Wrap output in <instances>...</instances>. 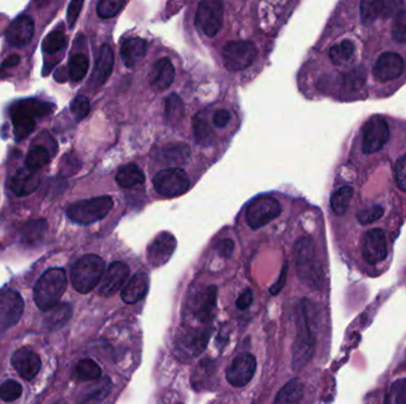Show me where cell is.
Segmentation results:
<instances>
[{"mask_svg":"<svg viewBox=\"0 0 406 404\" xmlns=\"http://www.w3.org/2000/svg\"><path fill=\"white\" fill-rule=\"evenodd\" d=\"M394 178H396L398 188L406 192V155L398 160L396 170H394Z\"/></svg>","mask_w":406,"mask_h":404,"instance_id":"681fc988","label":"cell"},{"mask_svg":"<svg viewBox=\"0 0 406 404\" xmlns=\"http://www.w3.org/2000/svg\"><path fill=\"white\" fill-rule=\"evenodd\" d=\"M147 44L142 38H129L122 42L120 55L124 64L127 68H133L138 64L147 54Z\"/></svg>","mask_w":406,"mask_h":404,"instance_id":"484cf974","label":"cell"},{"mask_svg":"<svg viewBox=\"0 0 406 404\" xmlns=\"http://www.w3.org/2000/svg\"><path fill=\"white\" fill-rule=\"evenodd\" d=\"M396 1H373L366 0L361 1V18L365 23H372L378 18L387 16L392 11V6H396Z\"/></svg>","mask_w":406,"mask_h":404,"instance_id":"83f0119b","label":"cell"},{"mask_svg":"<svg viewBox=\"0 0 406 404\" xmlns=\"http://www.w3.org/2000/svg\"><path fill=\"white\" fill-rule=\"evenodd\" d=\"M89 62L87 56L82 54H77L71 57L69 61V76L73 81H81L84 76L87 75L89 71Z\"/></svg>","mask_w":406,"mask_h":404,"instance_id":"60d3db41","label":"cell"},{"mask_svg":"<svg viewBox=\"0 0 406 404\" xmlns=\"http://www.w3.org/2000/svg\"><path fill=\"white\" fill-rule=\"evenodd\" d=\"M152 183L157 193L165 198L181 196L188 191L190 186V180L187 172L178 167H172L157 172L154 175Z\"/></svg>","mask_w":406,"mask_h":404,"instance_id":"8992f818","label":"cell"},{"mask_svg":"<svg viewBox=\"0 0 406 404\" xmlns=\"http://www.w3.org/2000/svg\"><path fill=\"white\" fill-rule=\"evenodd\" d=\"M295 264L297 276L306 286L320 289L322 287L323 273L313 240L301 238L295 244Z\"/></svg>","mask_w":406,"mask_h":404,"instance_id":"6da1fadb","label":"cell"},{"mask_svg":"<svg viewBox=\"0 0 406 404\" xmlns=\"http://www.w3.org/2000/svg\"><path fill=\"white\" fill-rule=\"evenodd\" d=\"M21 63V56L19 55H11L10 57L5 59L4 62L1 63V67H0V73L11 69V68L16 67Z\"/></svg>","mask_w":406,"mask_h":404,"instance_id":"6f0895ef","label":"cell"},{"mask_svg":"<svg viewBox=\"0 0 406 404\" xmlns=\"http://www.w3.org/2000/svg\"><path fill=\"white\" fill-rule=\"evenodd\" d=\"M67 44V38L61 31H53L43 39V50L48 54H54L56 51L61 50Z\"/></svg>","mask_w":406,"mask_h":404,"instance_id":"ee69618b","label":"cell"},{"mask_svg":"<svg viewBox=\"0 0 406 404\" xmlns=\"http://www.w3.org/2000/svg\"><path fill=\"white\" fill-rule=\"evenodd\" d=\"M361 254L366 262L377 264L387 258V240L381 229H372L361 238Z\"/></svg>","mask_w":406,"mask_h":404,"instance_id":"4fadbf2b","label":"cell"},{"mask_svg":"<svg viewBox=\"0 0 406 404\" xmlns=\"http://www.w3.org/2000/svg\"><path fill=\"white\" fill-rule=\"evenodd\" d=\"M41 184V178L37 172L31 171L29 169H21L16 172L10 180V190L19 197L28 196L37 190Z\"/></svg>","mask_w":406,"mask_h":404,"instance_id":"603a6c76","label":"cell"},{"mask_svg":"<svg viewBox=\"0 0 406 404\" xmlns=\"http://www.w3.org/2000/svg\"><path fill=\"white\" fill-rule=\"evenodd\" d=\"M114 66V54L111 46H101L100 52L98 55L92 77H91V86L93 87H100L105 84L112 74Z\"/></svg>","mask_w":406,"mask_h":404,"instance_id":"7402d4cb","label":"cell"},{"mask_svg":"<svg viewBox=\"0 0 406 404\" xmlns=\"http://www.w3.org/2000/svg\"><path fill=\"white\" fill-rule=\"evenodd\" d=\"M54 404H66V403H64V402H57V403H54Z\"/></svg>","mask_w":406,"mask_h":404,"instance_id":"680465c9","label":"cell"},{"mask_svg":"<svg viewBox=\"0 0 406 404\" xmlns=\"http://www.w3.org/2000/svg\"><path fill=\"white\" fill-rule=\"evenodd\" d=\"M112 389V382L109 377L94 381V383L84 387L79 394V404L99 403L109 395Z\"/></svg>","mask_w":406,"mask_h":404,"instance_id":"4316f807","label":"cell"},{"mask_svg":"<svg viewBox=\"0 0 406 404\" xmlns=\"http://www.w3.org/2000/svg\"><path fill=\"white\" fill-rule=\"evenodd\" d=\"M389 129L385 119L373 117L362 127V152L377 153L389 142Z\"/></svg>","mask_w":406,"mask_h":404,"instance_id":"30bf717a","label":"cell"},{"mask_svg":"<svg viewBox=\"0 0 406 404\" xmlns=\"http://www.w3.org/2000/svg\"><path fill=\"white\" fill-rule=\"evenodd\" d=\"M193 132L194 138H195L197 145L207 147L213 144L214 138H215L213 128L210 127V124L207 122V120L202 117L200 113L197 114L196 117H194Z\"/></svg>","mask_w":406,"mask_h":404,"instance_id":"d590c367","label":"cell"},{"mask_svg":"<svg viewBox=\"0 0 406 404\" xmlns=\"http://www.w3.org/2000/svg\"><path fill=\"white\" fill-rule=\"evenodd\" d=\"M11 363L15 370L17 371L18 374L26 381L34 379L41 369L39 356L34 351L26 347L19 349L13 354Z\"/></svg>","mask_w":406,"mask_h":404,"instance_id":"ffe728a7","label":"cell"},{"mask_svg":"<svg viewBox=\"0 0 406 404\" xmlns=\"http://www.w3.org/2000/svg\"><path fill=\"white\" fill-rule=\"evenodd\" d=\"M149 284H150V280L147 273L139 271L137 274H134L122 289L120 296H122V301L127 305L137 304L147 296Z\"/></svg>","mask_w":406,"mask_h":404,"instance_id":"cb8c5ba5","label":"cell"},{"mask_svg":"<svg viewBox=\"0 0 406 404\" xmlns=\"http://www.w3.org/2000/svg\"><path fill=\"white\" fill-rule=\"evenodd\" d=\"M84 6V1L82 0H73L69 6H68L67 21L69 28H73L75 26L76 21L79 18L81 9Z\"/></svg>","mask_w":406,"mask_h":404,"instance_id":"f907efd6","label":"cell"},{"mask_svg":"<svg viewBox=\"0 0 406 404\" xmlns=\"http://www.w3.org/2000/svg\"><path fill=\"white\" fill-rule=\"evenodd\" d=\"M176 244V238L172 233H159L147 248V261L156 268L164 266L174 254Z\"/></svg>","mask_w":406,"mask_h":404,"instance_id":"ac0fdd59","label":"cell"},{"mask_svg":"<svg viewBox=\"0 0 406 404\" xmlns=\"http://www.w3.org/2000/svg\"><path fill=\"white\" fill-rule=\"evenodd\" d=\"M11 119H12L15 135H16L17 140L26 139L36 127L34 117H31L26 113L21 112L19 109L16 108L15 106L11 108Z\"/></svg>","mask_w":406,"mask_h":404,"instance_id":"4dcf8cb0","label":"cell"},{"mask_svg":"<svg viewBox=\"0 0 406 404\" xmlns=\"http://www.w3.org/2000/svg\"><path fill=\"white\" fill-rule=\"evenodd\" d=\"M189 158H190V147L182 142L168 144L157 152V160L159 163L164 164L165 166H172V169L187 163Z\"/></svg>","mask_w":406,"mask_h":404,"instance_id":"d4e9b609","label":"cell"},{"mask_svg":"<svg viewBox=\"0 0 406 404\" xmlns=\"http://www.w3.org/2000/svg\"><path fill=\"white\" fill-rule=\"evenodd\" d=\"M385 210L380 205H373L371 208L364 209L358 213V220L362 225L372 224L379 221L384 216Z\"/></svg>","mask_w":406,"mask_h":404,"instance_id":"7dc6e473","label":"cell"},{"mask_svg":"<svg viewBox=\"0 0 406 404\" xmlns=\"http://www.w3.org/2000/svg\"><path fill=\"white\" fill-rule=\"evenodd\" d=\"M253 302V292H252L250 288L245 289L240 296H239L238 300H237V307L241 311L248 309Z\"/></svg>","mask_w":406,"mask_h":404,"instance_id":"11a10c76","label":"cell"},{"mask_svg":"<svg viewBox=\"0 0 406 404\" xmlns=\"http://www.w3.org/2000/svg\"><path fill=\"white\" fill-rule=\"evenodd\" d=\"M353 195L354 191L351 186H342L334 191L331 198V206L333 211L339 216L344 215L348 210V206L351 204Z\"/></svg>","mask_w":406,"mask_h":404,"instance_id":"f35d334b","label":"cell"},{"mask_svg":"<svg viewBox=\"0 0 406 404\" xmlns=\"http://www.w3.org/2000/svg\"><path fill=\"white\" fill-rule=\"evenodd\" d=\"M281 213L282 206L276 198L260 196L252 200L248 205L245 211V218L251 229L258 230L276 220Z\"/></svg>","mask_w":406,"mask_h":404,"instance_id":"52a82bcc","label":"cell"},{"mask_svg":"<svg viewBox=\"0 0 406 404\" xmlns=\"http://www.w3.org/2000/svg\"><path fill=\"white\" fill-rule=\"evenodd\" d=\"M75 375L82 382H94L102 378V370L97 362L86 358L76 364Z\"/></svg>","mask_w":406,"mask_h":404,"instance_id":"74e56055","label":"cell"},{"mask_svg":"<svg viewBox=\"0 0 406 404\" xmlns=\"http://www.w3.org/2000/svg\"><path fill=\"white\" fill-rule=\"evenodd\" d=\"M73 314V309L69 304H59L55 306L54 309L48 311L46 319H44V326L50 331L61 329L67 324Z\"/></svg>","mask_w":406,"mask_h":404,"instance_id":"1f68e13d","label":"cell"},{"mask_svg":"<svg viewBox=\"0 0 406 404\" xmlns=\"http://www.w3.org/2000/svg\"><path fill=\"white\" fill-rule=\"evenodd\" d=\"M256 370L257 360L253 354H239L227 367V382L235 387H246L255 377Z\"/></svg>","mask_w":406,"mask_h":404,"instance_id":"8fae6325","label":"cell"},{"mask_svg":"<svg viewBox=\"0 0 406 404\" xmlns=\"http://www.w3.org/2000/svg\"><path fill=\"white\" fill-rule=\"evenodd\" d=\"M356 54V46L352 41H342L333 46L329 50V59L334 66L341 67L352 61Z\"/></svg>","mask_w":406,"mask_h":404,"instance_id":"836d02e7","label":"cell"},{"mask_svg":"<svg viewBox=\"0 0 406 404\" xmlns=\"http://www.w3.org/2000/svg\"><path fill=\"white\" fill-rule=\"evenodd\" d=\"M197 29L208 36L215 37L223 24V4L219 0H205L199 4L195 16Z\"/></svg>","mask_w":406,"mask_h":404,"instance_id":"9c48e42d","label":"cell"},{"mask_svg":"<svg viewBox=\"0 0 406 404\" xmlns=\"http://www.w3.org/2000/svg\"><path fill=\"white\" fill-rule=\"evenodd\" d=\"M216 298H218V288L215 286H208L200 292H197L192 298L189 304V309L192 311L194 319L203 324L210 323L216 306Z\"/></svg>","mask_w":406,"mask_h":404,"instance_id":"9a60e30c","label":"cell"},{"mask_svg":"<svg viewBox=\"0 0 406 404\" xmlns=\"http://www.w3.org/2000/svg\"><path fill=\"white\" fill-rule=\"evenodd\" d=\"M384 404H406V378L397 379L391 384Z\"/></svg>","mask_w":406,"mask_h":404,"instance_id":"b9f144b4","label":"cell"},{"mask_svg":"<svg viewBox=\"0 0 406 404\" xmlns=\"http://www.w3.org/2000/svg\"><path fill=\"white\" fill-rule=\"evenodd\" d=\"M304 395V385L299 378H293L285 384L277 394L273 404H299Z\"/></svg>","mask_w":406,"mask_h":404,"instance_id":"f1b7e54d","label":"cell"},{"mask_svg":"<svg viewBox=\"0 0 406 404\" xmlns=\"http://www.w3.org/2000/svg\"><path fill=\"white\" fill-rule=\"evenodd\" d=\"M164 115L170 125H177L185 117V104L177 94H170L164 101Z\"/></svg>","mask_w":406,"mask_h":404,"instance_id":"e575fe53","label":"cell"},{"mask_svg":"<svg viewBox=\"0 0 406 404\" xmlns=\"http://www.w3.org/2000/svg\"><path fill=\"white\" fill-rule=\"evenodd\" d=\"M67 288V276L62 268H50L43 274L34 288L35 304L43 312L59 305Z\"/></svg>","mask_w":406,"mask_h":404,"instance_id":"7a4b0ae2","label":"cell"},{"mask_svg":"<svg viewBox=\"0 0 406 404\" xmlns=\"http://www.w3.org/2000/svg\"><path fill=\"white\" fill-rule=\"evenodd\" d=\"M35 35V21L29 16H21L10 24L6 30V39L13 46H26Z\"/></svg>","mask_w":406,"mask_h":404,"instance_id":"d6986e66","label":"cell"},{"mask_svg":"<svg viewBox=\"0 0 406 404\" xmlns=\"http://www.w3.org/2000/svg\"><path fill=\"white\" fill-rule=\"evenodd\" d=\"M116 182L120 188H133L145 182V175L137 165L129 164L118 170Z\"/></svg>","mask_w":406,"mask_h":404,"instance_id":"f546056e","label":"cell"},{"mask_svg":"<svg viewBox=\"0 0 406 404\" xmlns=\"http://www.w3.org/2000/svg\"><path fill=\"white\" fill-rule=\"evenodd\" d=\"M365 73L362 69H356V70L351 71L347 76H346V86L351 88V89H356L360 87L361 84H364Z\"/></svg>","mask_w":406,"mask_h":404,"instance_id":"816d5d0a","label":"cell"},{"mask_svg":"<svg viewBox=\"0 0 406 404\" xmlns=\"http://www.w3.org/2000/svg\"><path fill=\"white\" fill-rule=\"evenodd\" d=\"M71 110L76 120H82L89 115V110H91V104H89V99L84 95L76 96L75 99L71 101Z\"/></svg>","mask_w":406,"mask_h":404,"instance_id":"c3c4849f","label":"cell"},{"mask_svg":"<svg viewBox=\"0 0 406 404\" xmlns=\"http://www.w3.org/2000/svg\"><path fill=\"white\" fill-rule=\"evenodd\" d=\"M49 162H50L49 152H48L46 147L38 145V146L33 147L29 153H28L26 162V169L36 172L39 169H42L43 166H46Z\"/></svg>","mask_w":406,"mask_h":404,"instance_id":"ab89813d","label":"cell"},{"mask_svg":"<svg viewBox=\"0 0 406 404\" xmlns=\"http://www.w3.org/2000/svg\"><path fill=\"white\" fill-rule=\"evenodd\" d=\"M257 48L253 43L238 41L228 42L222 49L225 67L230 71H241L251 67L257 59Z\"/></svg>","mask_w":406,"mask_h":404,"instance_id":"ba28073f","label":"cell"},{"mask_svg":"<svg viewBox=\"0 0 406 404\" xmlns=\"http://www.w3.org/2000/svg\"><path fill=\"white\" fill-rule=\"evenodd\" d=\"M315 339L313 329L310 327L309 314L306 301L302 305L299 317L297 319V334L293 345V370L299 371L313 359L315 354Z\"/></svg>","mask_w":406,"mask_h":404,"instance_id":"277c9868","label":"cell"},{"mask_svg":"<svg viewBox=\"0 0 406 404\" xmlns=\"http://www.w3.org/2000/svg\"><path fill=\"white\" fill-rule=\"evenodd\" d=\"M125 5V0H101L97 6L98 16L102 19H109L117 16Z\"/></svg>","mask_w":406,"mask_h":404,"instance_id":"7bdbcfd3","label":"cell"},{"mask_svg":"<svg viewBox=\"0 0 406 404\" xmlns=\"http://www.w3.org/2000/svg\"><path fill=\"white\" fill-rule=\"evenodd\" d=\"M24 311L21 294L9 289L0 294V329H11L17 324Z\"/></svg>","mask_w":406,"mask_h":404,"instance_id":"5bb4252c","label":"cell"},{"mask_svg":"<svg viewBox=\"0 0 406 404\" xmlns=\"http://www.w3.org/2000/svg\"><path fill=\"white\" fill-rule=\"evenodd\" d=\"M105 271V262L98 255H84L71 268V284L77 292L87 294L100 282Z\"/></svg>","mask_w":406,"mask_h":404,"instance_id":"3957f363","label":"cell"},{"mask_svg":"<svg viewBox=\"0 0 406 404\" xmlns=\"http://www.w3.org/2000/svg\"><path fill=\"white\" fill-rule=\"evenodd\" d=\"M216 249H218L219 254L223 256V258H230L233 255V251H234V242L232 241V240H228V238L223 240V241L219 243Z\"/></svg>","mask_w":406,"mask_h":404,"instance_id":"9f6ffc18","label":"cell"},{"mask_svg":"<svg viewBox=\"0 0 406 404\" xmlns=\"http://www.w3.org/2000/svg\"><path fill=\"white\" fill-rule=\"evenodd\" d=\"M23 387L15 379L5 381L4 383L0 385V398L4 402H15L21 396Z\"/></svg>","mask_w":406,"mask_h":404,"instance_id":"f6af8a7d","label":"cell"},{"mask_svg":"<svg viewBox=\"0 0 406 404\" xmlns=\"http://www.w3.org/2000/svg\"><path fill=\"white\" fill-rule=\"evenodd\" d=\"M15 107L21 110V112L26 113L30 117H34V119L50 115L56 109L55 104L41 102V101L38 100L21 101V102L15 104Z\"/></svg>","mask_w":406,"mask_h":404,"instance_id":"8d00e7d4","label":"cell"},{"mask_svg":"<svg viewBox=\"0 0 406 404\" xmlns=\"http://www.w3.org/2000/svg\"><path fill=\"white\" fill-rule=\"evenodd\" d=\"M392 36L396 42L406 44V10H400L396 15L392 26Z\"/></svg>","mask_w":406,"mask_h":404,"instance_id":"bcb514c9","label":"cell"},{"mask_svg":"<svg viewBox=\"0 0 406 404\" xmlns=\"http://www.w3.org/2000/svg\"><path fill=\"white\" fill-rule=\"evenodd\" d=\"M210 337V329H193L182 334L175 344L177 357L193 358L205 350Z\"/></svg>","mask_w":406,"mask_h":404,"instance_id":"7c38bea8","label":"cell"},{"mask_svg":"<svg viewBox=\"0 0 406 404\" xmlns=\"http://www.w3.org/2000/svg\"><path fill=\"white\" fill-rule=\"evenodd\" d=\"M176 71L170 59L167 57L158 59L154 64L149 74V81H150L151 87L155 90L162 92L168 89L172 86L174 79H175Z\"/></svg>","mask_w":406,"mask_h":404,"instance_id":"44dd1931","label":"cell"},{"mask_svg":"<svg viewBox=\"0 0 406 404\" xmlns=\"http://www.w3.org/2000/svg\"><path fill=\"white\" fill-rule=\"evenodd\" d=\"M230 113L226 109H219V110L214 113L213 124L219 128L226 127L230 124Z\"/></svg>","mask_w":406,"mask_h":404,"instance_id":"db71d44e","label":"cell"},{"mask_svg":"<svg viewBox=\"0 0 406 404\" xmlns=\"http://www.w3.org/2000/svg\"><path fill=\"white\" fill-rule=\"evenodd\" d=\"M130 276V268L126 263L113 262L106 271L105 276L101 279L99 286V294L105 298L113 296L118 291L122 289V286L126 284Z\"/></svg>","mask_w":406,"mask_h":404,"instance_id":"e0dca14e","label":"cell"},{"mask_svg":"<svg viewBox=\"0 0 406 404\" xmlns=\"http://www.w3.org/2000/svg\"><path fill=\"white\" fill-rule=\"evenodd\" d=\"M286 276H288V263L285 262L284 266L282 268L281 276H279L276 282L270 287V293L273 296H277L283 289L285 284H286Z\"/></svg>","mask_w":406,"mask_h":404,"instance_id":"f5cc1de1","label":"cell"},{"mask_svg":"<svg viewBox=\"0 0 406 404\" xmlns=\"http://www.w3.org/2000/svg\"><path fill=\"white\" fill-rule=\"evenodd\" d=\"M405 69V61L397 52H384L378 57L373 66V75L379 82H387L402 75Z\"/></svg>","mask_w":406,"mask_h":404,"instance_id":"2e32d148","label":"cell"},{"mask_svg":"<svg viewBox=\"0 0 406 404\" xmlns=\"http://www.w3.org/2000/svg\"><path fill=\"white\" fill-rule=\"evenodd\" d=\"M113 208V200L109 196L94 197L91 200H80L69 205L67 216L77 224H91L100 221Z\"/></svg>","mask_w":406,"mask_h":404,"instance_id":"5b68a950","label":"cell"},{"mask_svg":"<svg viewBox=\"0 0 406 404\" xmlns=\"http://www.w3.org/2000/svg\"><path fill=\"white\" fill-rule=\"evenodd\" d=\"M48 231L46 220H34L26 223L21 229V241L26 246H33L41 241Z\"/></svg>","mask_w":406,"mask_h":404,"instance_id":"d6a6232c","label":"cell"}]
</instances>
